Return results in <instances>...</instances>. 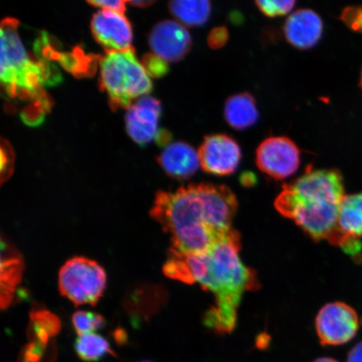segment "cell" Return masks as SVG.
Instances as JSON below:
<instances>
[{"instance_id": "cell-1", "label": "cell", "mask_w": 362, "mask_h": 362, "mask_svg": "<svg viewBox=\"0 0 362 362\" xmlns=\"http://www.w3.org/2000/svg\"><path fill=\"white\" fill-rule=\"evenodd\" d=\"M241 238L233 230L203 253H185L170 248L163 272L166 277L185 284H200L215 297L214 307L204 317L206 327L217 334L236 327L238 309L246 291L257 287L255 272L243 264L239 252Z\"/></svg>"}, {"instance_id": "cell-2", "label": "cell", "mask_w": 362, "mask_h": 362, "mask_svg": "<svg viewBox=\"0 0 362 362\" xmlns=\"http://www.w3.org/2000/svg\"><path fill=\"white\" fill-rule=\"evenodd\" d=\"M237 208L236 196L225 185L192 184L157 192L151 216L170 235L171 248L203 253L232 232Z\"/></svg>"}, {"instance_id": "cell-3", "label": "cell", "mask_w": 362, "mask_h": 362, "mask_svg": "<svg viewBox=\"0 0 362 362\" xmlns=\"http://www.w3.org/2000/svg\"><path fill=\"white\" fill-rule=\"evenodd\" d=\"M345 197L338 170H307L293 183L285 185L274 204L280 214L294 221L315 241L328 240L339 246L345 237L339 228Z\"/></svg>"}, {"instance_id": "cell-4", "label": "cell", "mask_w": 362, "mask_h": 362, "mask_svg": "<svg viewBox=\"0 0 362 362\" xmlns=\"http://www.w3.org/2000/svg\"><path fill=\"white\" fill-rule=\"evenodd\" d=\"M18 25L19 22L12 18H7L1 23L0 80L2 88L11 98L38 99L47 111L49 101L43 90L47 70L40 62L33 61L25 51L18 34Z\"/></svg>"}, {"instance_id": "cell-5", "label": "cell", "mask_w": 362, "mask_h": 362, "mask_svg": "<svg viewBox=\"0 0 362 362\" xmlns=\"http://www.w3.org/2000/svg\"><path fill=\"white\" fill-rule=\"evenodd\" d=\"M100 81L113 108H129L134 99L146 96L153 88L151 78L133 48L107 52L100 62Z\"/></svg>"}, {"instance_id": "cell-6", "label": "cell", "mask_w": 362, "mask_h": 362, "mask_svg": "<svg viewBox=\"0 0 362 362\" xmlns=\"http://www.w3.org/2000/svg\"><path fill=\"white\" fill-rule=\"evenodd\" d=\"M58 286L62 296L75 305H96L107 287L106 271L88 257H72L62 267Z\"/></svg>"}, {"instance_id": "cell-7", "label": "cell", "mask_w": 362, "mask_h": 362, "mask_svg": "<svg viewBox=\"0 0 362 362\" xmlns=\"http://www.w3.org/2000/svg\"><path fill=\"white\" fill-rule=\"evenodd\" d=\"M315 329L323 346H341L356 336L359 329L358 315L345 303H329L317 315Z\"/></svg>"}, {"instance_id": "cell-8", "label": "cell", "mask_w": 362, "mask_h": 362, "mask_svg": "<svg viewBox=\"0 0 362 362\" xmlns=\"http://www.w3.org/2000/svg\"><path fill=\"white\" fill-rule=\"evenodd\" d=\"M259 169L271 178L291 177L300 165V151L287 137H270L260 144L256 151Z\"/></svg>"}, {"instance_id": "cell-9", "label": "cell", "mask_w": 362, "mask_h": 362, "mask_svg": "<svg viewBox=\"0 0 362 362\" xmlns=\"http://www.w3.org/2000/svg\"><path fill=\"white\" fill-rule=\"evenodd\" d=\"M202 168L206 173L226 176L234 173L241 161L239 144L226 134L208 135L198 151Z\"/></svg>"}, {"instance_id": "cell-10", "label": "cell", "mask_w": 362, "mask_h": 362, "mask_svg": "<svg viewBox=\"0 0 362 362\" xmlns=\"http://www.w3.org/2000/svg\"><path fill=\"white\" fill-rule=\"evenodd\" d=\"M148 44L155 55L166 62H176L187 55L192 40L183 25L173 21H165L153 27L148 36Z\"/></svg>"}, {"instance_id": "cell-11", "label": "cell", "mask_w": 362, "mask_h": 362, "mask_svg": "<svg viewBox=\"0 0 362 362\" xmlns=\"http://www.w3.org/2000/svg\"><path fill=\"white\" fill-rule=\"evenodd\" d=\"M90 29L95 40L107 52H123L132 48L133 31L124 13L98 11L93 17Z\"/></svg>"}, {"instance_id": "cell-12", "label": "cell", "mask_w": 362, "mask_h": 362, "mask_svg": "<svg viewBox=\"0 0 362 362\" xmlns=\"http://www.w3.org/2000/svg\"><path fill=\"white\" fill-rule=\"evenodd\" d=\"M161 115L160 101L144 96L132 104L125 116L126 129L130 138L139 146H146L158 134V119Z\"/></svg>"}, {"instance_id": "cell-13", "label": "cell", "mask_w": 362, "mask_h": 362, "mask_svg": "<svg viewBox=\"0 0 362 362\" xmlns=\"http://www.w3.org/2000/svg\"><path fill=\"white\" fill-rule=\"evenodd\" d=\"M288 42L301 49L314 47L323 34V22L314 11L301 8L289 16L284 25Z\"/></svg>"}, {"instance_id": "cell-14", "label": "cell", "mask_w": 362, "mask_h": 362, "mask_svg": "<svg viewBox=\"0 0 362 362\" xmlns=\"http://www.w3.org/2000/svg\"><path fill=\"white\" fill-rule=\"evenodd\" d=\"M158 161L167 175L177 180L191 178L201 165L198 152L185 142L169 144L162 151Z\"/></svg>"}, {"instance_id": "cell-15", "label": "cell", "mask_w": 362, "mask_h": 362, "mask_svg": "<svg viewBox=\"0 0 362 362\" xmlns=\"http://www.w3.org/2000/svg\"><path fill=\"white\" fill-rule=\"evenodd\" d=\"M259 116L255 99L250 93L235 94L225 103L224 117L233 129L243 130L250 128L257 123Z\"/></svg>"}, {"instance_id": "cell-16", "label": "cell", "mask_w": 362, "mask_h": 362, "mask_svg": "<svg viewBox=\"0 0 362 362\" xmlns=\"http://www.w3.org/2000/svg\"><path fill=\"white\" fill-rule=\"evenodd\" d=\"M169 8L181 24L189 27L206 24L211 13V4L206 0H176L169 3Z\"/></svg>"}, {"instance_id": "cell-17", "label": "cell", "mask_w": 362, "mask_h": 362, "mask_svg": "<svg viewBox=\"0 0 362 362\" xmlns=\"http://www.w3.org/2000/svg\"><path fill=\"white\" fill-rule=\"evenodd\" d=\"M2 250L6 252V255H2L1 265V282H2V308L10 305L13 300V291L18 284H20L22 272L23 262L21 256L13 252L11 247L4 248Z\"/></svg>"}, {"instance_id": "cell-18", "label": "cell", "mask_w": 362, "mask_h": 362, "mask_svg": "<svg viewBox=\"0 0 362 362\" xmlns=\"http://www.w3.org/2000/svg\"><path fill=\"white\" fill-rule=\"evenodd\" d=\"M339 228L346 236L362 238V192L346 196L339 216Z\"/></svg>"}, {"instance_id": "cell-19", "label": "cell", "mask_w": 362, "mask_h": 362, "mask_svg": "<svg viewBox=\"0 0 362 362\" xmlns=\"http://www.w3.org/2000/svg\"><path fill=\"white\" fill-rule=\"evenodd\" d=\"M74 349L79 358L86 362L98 361L107 355H115L107 339L96 333L79 336L76 339Z\"/></svg>"}, {"instance_id": "cell-20", "label": "cell", "mask_w": 362, "mask_h": 362, "mask_svg": "<svg viewBox=\"0 0 362 362\" xmlns=\"http://www.w3.org/2000/svg\"><path fill=\"white\" fill-rule=\"evenodd\" d=\"M61 328L60 320L51 312L45 309H35L30 313V336L38 339L39 343L47 342Z\"/></svg>"}, {"instance_id": "cell-21", "label": "cell", "mask_w": 362, "mask_h": 362, "mask_svg": "<svg viewBox=\"0 0 362 362\" xmlns=\"http://www.w3.org/2000/svg\"><path fill=\"white\" fill-rule=\"evenodd\" d=\"M71 323L76 332L81 334L95 333L98 329L105 327L106 320L95 312L78 310L71 317Z\"/></svg>"}, {"instance_id": "cell-22", "label": "cell", "mask_w": 362, "mask_h": 362, "mask_svg": "<svg viewBox=\"0 0 362 362\" xmlns=\"http://www.w3.org/2000/svg\"><path fill=\"white\" fill-rule=\"evenodd\" d=\"M255 4L264 15L269 17H278L291 12L296 2L293 0H284V1L259 0Z\"/></svg>"}, {"instance_id": "cell-23", "label": "cell", "mask_w": 362, "mask_h": 362, "mask_svg": "<svg viewBox=\"0 0 362 362\" xmlns=\"http://www.w3.org/2000/svg\"><path fill=\"white\" fill-rule=\"evenodd\" d=\"M142 65L148 75L153 76V78H160L169 71L168 62L163 60L162 58L155 55V54H148V55L144 56Z\"/></svg>"}, {"instance_id": "cell-24", "label": "cell", "mask_w": 362, "mask_h": 362, "mask_svg": "<svg viewBox=\"0 0 362 362\" xmlns=\"http://www.w3.org/2000/svg\"><path fill=\"white\" fill-rule=\"evenodd\" d=\"M341 20L353 30L362 33V7H348L344 10Z\"/></svg>"}, {"instance_id": "cell-25", "label": "cell", "mask_w": 362, "mask_h": 362, "mask_svg": "<svg viewBox=\"0 0 362 362\" xmlns=\"http://www.w3.org/2000/svg\"><path fill=\"white\" fill-rule=\"evenodd\" d=\"M228 30L225 26L216 27L208 35L207 43L211 49H220L228 42Z\"/></svg>"}, {"instance_id": "cell-26", "label": "cell", "mask_w": 362, "mask_h": 362, "mask_svg": "<svg viewBox=\"0 0 362 362\" xmlns=\"http://www.w3.org/2000/svg\"><path fill=\"white\" fill-rule=\"evenodd\" d=\"M90 6L100 7L103 10L124 13L126 11L125 2L121 0H98L88 1Z\"/></svg>"}, {"instance_id": "cell-27", "label": "cell", "mask_w": 362, "mask_h": 362, "mask_svg": "<svg viewBox=\"0 0 362 362\" xmlns=\"http://www.w3.org/2000/svg\"><path fill=\"white\" fill-rule=\"evenodd\" d=\"M346 362H362V341L357 343L348 353Z\"/></svg>"}, {"instance_id": "cell-28", "label": "cell", "mask_w": 362, "mask_h": 362, "mask_svg": "<svg viewBox=\"0 0 362 362\" xmlns=\"http://www.w3.org/2000/svg\"><path fill=\"white\" fill-rule=\"evenodd\" d=\"M153 1H151V0H136V1H129V4H131V6H135V7H148L149 6H151L153 4Z\"/></svg>"}, {"instance_id": "cell-29", "label": "cell", "mask_w": 362, "mask_h": 362, "mask_svg": "<svg viewBox=\"0 0 362 362\" xmlns=\"http://www.w3.org/2000/svg\"><path fill=\"white\" fill-rule=\"evenodd\" d=\"M314 362H339L337 360L333 358H329V357H322V358L316 359Z\"/></svg>"}, {"instance_id": "cell-30", "label": "cell", "mask_w": 362, "mask_h": 362, "mask_svg": "<svg viewBox=\"0 0 362 362\" xmlns=\"http://www.w3.org/2000/svg\"><path fill=\"white\" fill-rule=\"evenodd\" d=\"M361 87L362 88V71H361Z\"/></svg>"}, {"instance_id": "cell-31", "label": "cell", "mask_w": 362, "mask_h": 362, "mask_svg": "<svg viewBox=\"0 0 362 362\" xmlns=\"http://www.w3.org/2000/svg\"><path fill=\"white\" fill-rule=\"evenodd\" d=\"M139 362H153V361H139Z\"/></svg>"}]
</instances>
